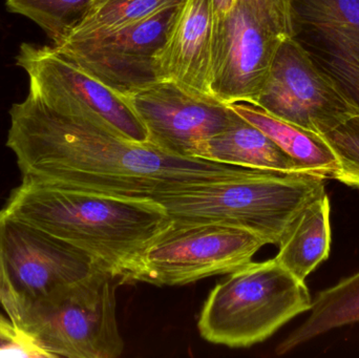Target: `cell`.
<instances>
[{
	"instance_id": "obj_24",
	"label": "cell",
	"mask_w": 359,
	"mask_h": 358,
	"mask_svg": "<svg viewBox=\"0 0 359 358\" xmlns=\"http://www.w3.org/2000/svg\"><path fill=\"white\" fill-rule=\"evenodd\" d=\"M212 4L213 13L215 14H225L229 12L238 0H210Z\"/></svg>"
},
{
	"instance_id": "obj_19",
	"label": "cell",
	"mask_w": 359,
	"mask_h": 358,
	"mask_svg": "<svg viewBox=\"0 0 359 358\" xmlns=\"http://www.w3.org/2000/svg\"><path fill=\"white\" fill-rule=\"evenodd\" d=\"M182 0H92L79 20L57 42L86 41L105 37L176 8ZM54 44V46H56Z\"/></svg>"
},
{
	"instance_id": "obj_4",
	"label": "cell",
	"mask_w": 359,
	"mask_h": 358,
	"mask_svg": "<svg viewBox=\"0 0 359 358\" xmlns=\"http://www.w3.org/2000/svg\"><path fill=\"white\" fill-rule=\"evenodd\" d=\"M305 282L276 258L240 267L219 282L205 301L198 329L208 343L249 348L273 336L297 315L310 310Z\"/></svg>"
},
{
	"instance_id": "obj_2",
	"label": "cell",
	"mask_w": 359,
	"mask_h": 358,
	"mask_svg": "<svg viewBox=\"0 0 359 358\" xmlns=\"http://www.w3.org/2000/svg\"><path fill=\"white\" fill-rule=\"evenodd\" d=\"M0 212L83 252L119 285L172 224L165 208L153 200L74 191L27 177Z\"/></svg>"
},
{
	"instance_id": "obj_22",
	"label": "cell",
	"mask_w": 359,
	"mask_h": 358,
	"mask_svg": "<svg viewBox=\"0 0 359 358\" xmlns=\"http://www.w3.org/2000/svg\"><path fill=\"white\" fill-rule=\"evenodd\" d=\"M255 13L292 37L290 0H242Z\"/></svg>"
},
{
	"instance_id": "obj_18",
	"label": "cell",
	"mask_w": 359,
	"mask_h": 358,
	"mask_svg": "<svg viewBox=\"0 0 359 358\" xmlns=\"http://www.w3.org/2000/svg\"><path fill=\"white\" fill-rule=\"evenodd\" d=\"M310 317L285 338L276 354L284 355L322 334L359 322V273L346 277L312 300Z\"/></svg>"
},
{
	"instance_id": "obj_23",
	"label": "cell",
	"mask_w": 359,
	"mask_h": 358,
	"mask_svg": "<svg viewBox=\"0 0 359 358\" xmlns=\"http://www.w3.org/2000/svg\"><path fill=\"white\" fill-rule=\"evenodd\" d=\"M27 336L13 325L8 315L4 317L0 313V346L13 342H18Z\"/></svg>"
},
{
	"instance_id": "obj_1",
	"label": "cell",
	"mask_w": 359,
	"mask_h": 358,
	"mask_svg": "<svg viewBox=\"0 0 359 358\" xmlns=\"http://www.w3.org/2000/svg\"><path fill=\"white\" fill-rule=\"evenodd\" d=\"M6 146L21 176L74 191L159 202L188 187L266 170L168 155L50 109L27 94L10 109Z\"/></svg>"
},
{
	"instance_id": "obj_7",
	"label": "cell",
	"mask_w": 359,
	"mask_h": 358,
	"mask_svg": "<svg viewBox=\"0 0 359 358\" xmlns=\"http://www.w3.org/2000/svg\"><path fill=\"white\" fill-rule=\"evenodd\" d=\"M268 244L265 237L240 227L172 224L141 254L126 284L182 286L229 275Z\"/></svg>"
},
{
	"instance_id": "obj_11",
	"label": "cell",
	"mask_w": 359,
	"mask_h": 358,
	"mask_svg": "<svg viewBox=\"0 0 359 358\" xmlns=\"http://www.w3.org/2000/svg\"><path fill=\"white\" fill-rule=\"evenodd\" d=\"M292 38L359 111V0H290Z\"/></svg>"
},
{
	"instance_id": "obj_10",
	"label": "cell",
	"mask_w": 359,
	"mask_h": 358,
	"mask_svg": "<svg viewBox=\"0 0 359 358\" xmlns=\"http://www.w3.org/2000/svg\"><path fill=\"white\" fill-rule=\"evenodd\" d=\"M255 106L320 136L359 113L292 37L278 48Z\"/></svg>"
},
{
	"instance_id": "obj_21",
	"label": "cell",
	"mask_w": 359,
	"mask_h": 358,
	"mask_svg": "<svg viewBox=\"0 0 359 358\" xmlns=\"http://www.w3.org/2000/svg\"><path fill=\"white\" fill-rule=\"evenodd\" d=\"M339 162L334 180L359 189V113L323 135Z\"/></svg>"
},
{
	"instance_id": "obj_9",
	"label": "cell",
	"mask_w": 359,
	"mask_h": 358,
	"mask_svg": "<svg viewBox=\"0 0 359 358\" xmlns=\"http://www.w3.org/2000/svg\"><path fill=\"white\" fill-rule=\"evenodd\" d=\"M291 37L238 0L225 14L213 13L211 82L213 98L225 104L257 105L274 57Z\"/></svg>"
},
{
	"instance_id": "obj_14",
	"label": "cell",
	"mask_w": 359,
	"mask_h": 358,
	"mask_svg": "<svg viewBox=\"0 0 359 358\" xmlns=\"http://www.w3.org/2000/svg\"><path fill=\"white\" fill-rule=\"evenodd\" d=\"M210 0H182L172 12L161 46L154 55L157 81L170 82L204 98L211 94Z\"/></svg>"
},
{
	"instance_id": "obj_20",
	"label": "cell",
	"mask_w": 359,
	"mask_h": 358,
	"mask_svg": "<svg viewBox=\"0 0 359 358\" xmlns=\"http://www.w3.org/2000/svg\"><path fill=\"white\" fill-rule=\"evenodd\" d=\"M92 0H6L8 12L34 21L52 44L60 41L79 20Z\"/></svg>"
},
{
	"instance_id": "obj_8",
	"label": "cell",
	"mask_w": 359,
	"mask_h": 358,
	"mask_svg": "<svg viewBox=\"0 0 359 358\" xmlns=\"http://www.w3.org/2000/svg\"><path fill=\"white\" fill-rule=\"evenodd\" d=\"M97 267L83 252L0 212V306L15 327L32 305Z\"/></svg>"
},
{
	"instance_id": "obj_16",
	"label": "cell",
	"mask_w": 359,
	"mask_h": 358,
	"mask_svg": "<svg viewBox=\"0 0 359 358\" xmlns=\"http://www.w3.org/2000/svg\"><path fill=\"white\" fill-rule=\"evenodd\" d=\"M278 247V262L302 282L329 258L330 201L327 193L314 200L299 214Z\"/></svg>"
},
{
	"instance_id": "obj_15",
	"label": "cell",
	"mask_w": 359,
	"mask_h": 358,
	"mask_svg": "<svg viewBox=\"0 0 359 358\" xmlns=\"http://www.w3.org/2000/svg\"><path fill=\"white\" fill-rule=\"evenodd\" d=\"M189 158L280 174H311L238 113L223 132L198 143Z\"/></svg>"
},
{
	"instance_id": "obj_5",
	"label": "cell",
	"mask_w": 359,
	"mask_h": 358,
	"mask_svg": "<svg viewBox=\"0 0 359 358\" xmlns=\"http://www.w3.org/2000/svg\"><path fill=\"white\" fill-rule=\"evenodd\" d=\"M118 285L97 267L32 305L16 328L50 358L119 357L124 343L116 315Z\"/></svg>"
},
{
	"instance_id": "obj_6",
	"label": "cell",
	"mask_w": 359,
	"mask_h": 358,
	"mask_svg": "<svg viewBox=\"0 0 359 358\" xmlns=\"http://www.w3.org/2000/svg\"><path fill=\"white\" fill-rule=\"evenodd\" d=\"M16 64L29 78V94L50 109L126 140L147 143V128L126 95L80 69L53 44H21Z\"/></svg>"
},
{
	"instance_id": "obj_17",
	"label": "cell",
	"mask_w": 359,
	"mask_h": 358,
	"mask_svg": "<svg viewBox=\"0 0 359 358\" xmlns=\"http://www.w3.org/2000/svg\"><path fill=\"white\" fill-rule=\"evenodd\" d=\"M241 117L267 135L304 168L327 179H335L339 162L323 136L270 115L249 103L229 104Z\"/></svg>"
},
{
	"instance_id": "obj_13",
	"label": "cell",
	"mask_w": 359,
	"mask_h": 358,
	"mask_svg": "<svg viewBox=\"0 0 359 358\" xmlns=\"http://www.w3.org/2000/svg\"><path fill=\"white\" fill-rule=\"evenodd\" d=\"M174 10L105 37L53 46L80 69L126 95L157 81L154 55L163 42Z\"/></svg>"
},
{
	"instance_id": "obj_3",
	"label": "cell",
	"mask_w": 359,
	"mask_h": 358,
	"mask_svg": "<svg viewBox=\"0 0 359 358\" xmlns=\"http://www.w3.org/2000/svg\"><path fill=\"white\" fill-rule=\"evenodd\" d=\"M326 181L312 174L268 172L188 187L158 203L165 208L172 225H229L278 246L299 214L326 195Z\"/></svg>"
},
{
	"instance_id": "obj_12",
	"label": "cell",
	"mask_w": 359,
	"mask_h": 358,
	"mask_svg": "<svg viewBox=\"0 0 359 358\" xmlns=\"http://www.w3.org/2000/svg\"><path fill=\"white\" fill-rule=\"evenodd\" d=\"M126 96L147 128V144L186 159L198 143L223 132L236 116L230 105L170 82L156 81Z\"/></svg>"
}]
</instances>
